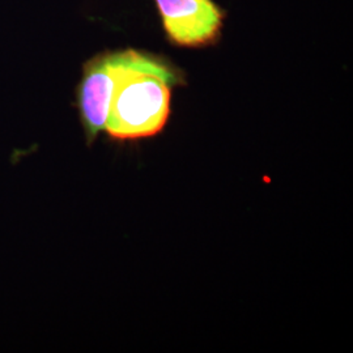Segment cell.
Here are the masks:
<instances>
[{
  "mask_svg": "<svg viewBox=\"0 0 353 353\" xmlns=\"http://www.w3.org/2000/svg\"><path fill=\"white\" fill-rule=\"evenodd\" d=\"M123 51L97 55L84 67L79 87V110L87 139H96L106 128L117 80L121 72Z\"/></svg>",
  "mask_w": 353,
  "mask_h": 353,
  "instance_id": "cell-3",
  "label": "cell"
},
{
  "mask_svg": "<svg viewBox=\"0 0 353 353\" xmlns=\"http://www.w3.org/2000/svg\"><path fill=\"white\" fill-rule=\"evenodd\" d=\"M166 36L183 48H201L219 37L224 14L214 0H154Z\"/></svg>",
  "mask_w": 353,
  "mask_h": 353,
  "instance_id": "cell-2",
  "label": "cell"
},
{
  "mask_svg": "<svg viewBox=\"0 0 353 353\" xmlns=\"http://www.w3.org/2000/svg\"><path fill=\"white\" fill-rule=\"evenodd\" d=\"M172 64L143 51L123 50L108 134L118 140L151 138L163 131L170 114L172 89L181 84Z\"/></svg>",
  "mask_w": 353,
  "mask_h": 353,
  "instance_id": "cell-1",
  "label": "cell"
}]
</instances>
